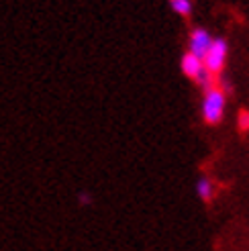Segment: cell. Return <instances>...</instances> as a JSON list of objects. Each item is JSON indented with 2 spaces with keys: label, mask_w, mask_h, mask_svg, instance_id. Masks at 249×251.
<instances>
[{
  "label": "cell",
  "mask_w": 249,
  "mask_h": 251,
  "mask_svg": "<svg viewBox=\"0 0 249 251\" xmlns=\"http://www.w3.org/2000/svg\"><path fill=\"white\" fill-rule=\"evenodd\" d=\"M227 53H229V47H227V41L225 39H213V43H210L208 51L202 59L204 68L213 74V76H221L223 74V68H225L227 64Z\"/></svg>",
  "instance_id": "cell-2"
},
{
  "label": "cell",
  "mask_w": 249,
  "mask_h": 251,
  "mask_svg": "<svg viewBox=\"0 0 249 251\" xmlns=\"http://www.w3.org/2000/svg\"><path fill=\"white\" fill-rule=\"evenodd\" d=\"M196 188H198V196H200L204 202H210V200H213V182L208 178H200Z\"/></svg>",
  "instance_id": "cell-5"
},
{
  "label": "cell",
  "mask_w": 249,
  "mask_h": 251,
  "mask_svg": "<svg viewBox=\"0 0 249 251\" xmlns=\"http://www.w3.org/2000/svg\"><path fill=\"white\" fill-rule=\"evenodd\" d=\"M204 70V64H202V59L194 55L192 51L188 53H184L182 57V72H184V76L186 78H190V80H196L198 76H200V72Z\"/></svg>",
  "instance_id": "cell-4"
},
{
  "label": "cell",
  "mask_w": 249,
  "mask_h": 251,
  "mask_svg": "<svg viewBox=\"0 0 249 251\" xmlns=\"http://www.w3.org/2000/svg\"><path fill=\"white\" fill-rule=\"evenodd\" d=\"M210 43H213V39H210V35H208L204 29H194V31L190 33V51H192L194 55H198L200 59H204Z\"/></svg>",
  "instance_id": "cell-3"
},
{
  "label": "cell",
  "mask_w": 249,
  "mask_h": 251,
  "mask_svg": "<svg viewBox=\"0 0 249 251\" xmlns=\"http://www.w3.org/2000/svg\"><path fill=\"white\" fill-rule=\"evenodd\" d=\"M172 8L178 12L180 17H190L192 12V6H190V0H170Z\"/></svg>",
  "instance_id": "cell-6"
},
{
  "label": "cell",
  "mask_w": 249,
  "mask_h": 251,
  "mask_svg": "<svg viewBox=\"0 0 249 251\" xmlns=\"http://www.w3.org/2000/svg\"><path fill=\"white\" fill-rule=\"evenodd\" d=\"M227 94L221 90L219 84L204 92V104H202V115L206 125H219L223 121V112H225Z\"/></svg>",
  "instance_id": "cell-1"
},
{
  "label": "cell",
  "mask_w": 249,
  "mask_h": 251,
  "mask_svg": "<svg viewBox=\"0 0 249 251\" xmlns=\"http://www.w3.org/2000/svg\"><path fill=\"white\" fill-rule=\"evenodd\" d=\"M239 129L243 131V133H247L249 131V110H239Z\"/></svg>",
  "instance_id": "cell-7"
},
{
  "label": "cell",
  "mask_w": 249,
  "mask_h": 251,
  "mask_svg": "<svg viewBox=\"0 0 249 251\" xmlns=\"http://www.w3.org/2000/svg\"><path fill=\"white\" fill-rule=\"evenodd\" d=\"M219 88H221V90L225 92L227 96H229V94H233V86H231V80H227V78H221V76H219Z\"/></svg>",
  "instance_id": "cell-8"
}]
</instances>
